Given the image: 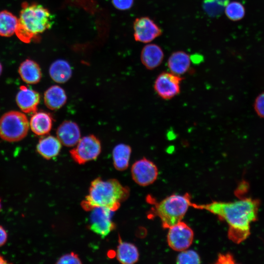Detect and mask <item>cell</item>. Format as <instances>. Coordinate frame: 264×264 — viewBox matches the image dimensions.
Returning a JSON list of instances; mask_svg holds the SVG:
<instances>
[{"mask_svg":"<svg viewBox=\"0 0 264 264\" xmlns=\"http://www.w3.org/2000/svg\"><path fill=\"white\" fill-rule=\"evenodd\" d=\"M201 259L198 254L193 250H187L180 251L176 258L177 264H199Z\"/></svg>","mask_w":264,"mask_h":264,"instance_id":"cell-25","label":"cell"},{"mask_svg":"<svg viewBox=\"0 0 264 264\" xmlns=\"http://www.w3.org/2000/svg\"><path fill=\"white\" fill-rule=\"evenodd\" d=\"M61 148L62 144L57 137L44 135L39 140L37 151L43 157L50 159L59 154Z\"/></svg>","mask_w":264,"mask_h":264,"instance_id":"cell-18","label":"cell"},{"mask_svg":"<svg viewBox=\"0 0 264 264\" xmlns=\"http://www.w3.org/2000/svg\"><path fill=\"white\" fill-rule=\"evenodd\" d=\"M44 99L47 108L51 110H57L65 105L67 101V95L61 87L53 85L45 90Z\"/></svg>","mask_w":264,"mask_h":264,"instance_id":"cell-17","label":"cell"},{"mask_svg":"<svg viewBox=\"0 0 264 264\" xmlns=\"http://www.w3.org/2000/svg\"><path fill=\"white\" fill-rule=\"evenodd\" d=\"M133 180L139 185L146 186L157 179L158 170L156 165L150 160L143 157L136 161L131 168Z\"/></svg>","mask_w":264,"mask_h":264,"instance_id":"cell-10","label":"cell"},{"mask_svg":"<svg viewBox=\"0 0 264 264\" xmlns=\"http://www.w3.org/2000/svg\"><path fill=\"white\" fill-rule=\"evenodd\" d=\"M18 19L11 12L3 10L0 12V36L10 37L15 33Z\"/></svg>","mask_w":264,"mask_h":264,"instance_id":"cell-23","label":"cell"},{"mask_svg":"<svg viewBox=\"0 0 264 264\" xmlns=\"http://www.w3.org/2000/svg\"><path fill=\"white\" fill-rule=\"evenodd\" d=\"M259 205L258 200L247 198L233 202L213 201L206 204L192 202L191 206L206 210L226 221L229 225V238L238 243L249 235L250 224L257 219Z\"/></svg>","mask_w":264,"mask_h":264,"instance_id":"cell-1","label":"cell"},{"mask_svg":"<svg viewBox=\"0 0 264 264\" xmlns=\"http://www.w3.org/2000/svg\"><path fill=\"white\" fill-rule=\"evenodd\" d=\"M56 134L61 144L67 147L75 146L81 138L78 125L71 120L63 122L58 127Z\"/></svg>","mask_w":264,"mask_h":264,"instance_id":"cell-13","label":"cell"},{"mask_svg":"<svg viewBox=\"0 0 264 264\" xmlns=\"http://www.w3.org/2000/svg\"><path fill=\"white\" fill-rule=\"evenodd\" d=\"M53 123L52 115L47 112H36L31 117L29 125L32 131L37 135L44 136L51 130Z\"/></svg>","mask_w":264,"mask_h":264,"instance_id":"cell-15","label":"cell"},{"mask_svg":"<svg viewBox=\"0 0 264 264\" xmlns=\"http://www.w3.org/2000/svg\"><path fill=\"white\" fill-rule=\"evenodd\" d=\"M164 57L163 51L160 46L155 44H150L143 47L140 59L147 69L153 70L162 64Z\"/></svg>","mask_w":264,"mask_h":264,"instance_id":"cell-14","label":"cell"},{"mask_svg":"<svg viewBox=\"0 0 264 264\" xmlns=\"http://www.w3.org/2000/svg\"><path fill=\"white\" fill-rule=\"evenodd\" d=\"M183 78L172 72L163 71L156 77L154 88L162 99L170 100L180 92V84Z\"/></svg>","mask_w":264,"mask_h":264,"instance_id":"cell-8","label":"cell"},{"mask_svg":"<svg viewBox=\"0 0 264 264\" xmlns=\"http://www.w3.org/2000/svg\"><path fill=\"white\" fill-rule=\"evenodd\" d=\"M2 70V65H1V64L0 63V75L1 74Z\"/></svg>","mask_w":264,"mask_h":264,"instance_id":"cell-32","label":"cell"},{"mask_svg":"<svg viewBox=\"0 0 264 264\" xmlns=\"http://www.w3.org/2000/svg\"><path fill=\"white\" fill-rule=\"evenodd\" d=\"M224 13L231 21H238L243 18L245 15V8L241 2L233 1L226 4L224 8Z\"/></svg>","mask_w":264,"mask_h":264,"instance_id":"cell-24","label":"cell"},{"mask_svg":"<svg viewBox=\"0 0 264 264\" xmlns=\"http://www.w3.org/2000/svg\"><path fill=\"white\" fill-rule=\"evenodd\" d=\"M167 242L173 250L181 251L188 248L194 239V232L182 220L168 228Z\"/></svg>","mask_w":264,"mask_h":264,"instance_id":"cell-9","label":"cell"},{"mask_svg":"<svg viewBox=\"0 0 264 264\" xmlns=\"http://www.w3.org/2000/svg\"><path fill=\"white\" fill-rule=\"evenodd\" d=\"M1 209V201H0V211Z\"/></svg>","mask_w":264,"mask_h":264,"instance_id":"cell-33","label":"cell"},{"mask_svg":"<svg viewBox=\"0 0 264 264\" xmlns=\"http://www.w3.org/2000/svg\"><path fill=\"white\" fill-rule=\"evenodd\" d=\"M7 234L5 230L0 225V246L4 245L7 241Z\"/></svg>","mask_w":264,"mask_h":264,"instance_id":"cell-30","label":"cell"},{"mask_svg":"<svg viewBox=\"0 0 264 264\" xmlns=\"http://www.w3.org/2000/svg\"><path fill=\"white\" fill-rule=\"evenodd\" d=\"M29 123L26 115L17 111L5 113L0 118V137L8 142H17L27 134Z\"/></svg>","mask_w":264,"mask_h":264,"instance_id":"cell-5","label":"cell"},{"mask_svg":"<svg viewBox=\"0 0 264 264\" xmlns=\"http://www.w3.org/2000/svg\"><path fill=\"white\" fill-rule=\"evenodd\" d=\"M111 2L117 9L127 10L132 6L134 0H111Z\"/></svg>","mask_w":264,"mask_h":264,"instance_id":"cell-28","label":"cell"},{"mask_svg":"<svg viewBox=\"0 0 264 264\" xmlns=\"http://www.w3.org/2000/svg\"><path fill=\"white\" fill-rule=\"evenodd\" d=\"M19 73L22 80L29 84L39 83L42 76L39 65L30 59H26L21 63L19 68Z\"/></svg>","mask_w":264,"mask_h":264,"instance_id":"cell-19","label":"cell"},{"mask_svg":"<svg viewBox=\"0 0 264 264\" xmlns=\"http://www.w3.org/2000/svg\"><path fill=\"white\" fill-rule=\"evenodd\" d=\"M131 153V147L126 144L120 143L114 147L112 153L113 164L117 170L124 171L127 169Z\"/></svg>","mask_w":264,"mask_h":264,"instance_id":"cell-22","label":"cell"},{"mask_svg":"<svg viewBox=\"0 0 264 264\" xmlns=\"http://www.w3.org/2000/svg\"><path fill=\"white\" fill-rule=\"evenodd\" d=\"M139 252L136 246L132 243L123 242L119 237V244L116 251L117 260L123 264H132L137 262Z\"/></svg>","mask_w":264,"mask_h":264,"instance_id":"cell-21","label":"cell"},{"mask_svg":"<svg viewBox=\"0 0 264 264\" xmlns=\"http://www.w3.org/2000/svg\"><path fill=\"white\" fill-rule=\"evenodd\" d=\"M49 73L51 78L57 83L62 84L68 81L72 76V69L68 62L59 59L50 65Z\"/></svg>","mask_w":264,"mask_h":264,"instance_id":"cell-20","label":"cell"},{"mask_svg":"<svg viewBox=\"0 0 264 264\" xmlns=\"http://www.w3.org/2000/svg\"><path fill=\"white\" fill-rule=\"evenodd\" d=\"M133 28L135 40L143 43H150L162 34L161 28L149 17L136 18Z\"/></svg>","mask_w":264,"mask_h":264,"instance_id":"cell-11","label":"cell"},{"mask_svg":"<svg viewBox=\"0 0 264 264\" xmlns=\"http://www.w3.org/2000/svg\"><path fill=\"white\" fill-rule=\"evenodd\" d=\"M191 58L186 52L179 50L173 52L169 56L167 66L170 71L181 76L186 73L191 66Z\"/></svg>","mask_w":264,"mask_h":264,"instance_id":"cell-16","label":"cell"},{"mask_svg":"<svg viewBox=\"0 0 264 264\" xmlns=\"http://www.w3.org/2000/svg\"><path fill=\"white\" fill-rule=\"evenodd\" d=\"M101 152V144L95 135L89 134L80 138L70 151V154L75 162L83 164L96 159Z\"/></svg>","mask_w":264,"mask_h":264,"instance_id":"cell-6","label":"cell"},{"mask_svg":"<svg viewBox=\"0 0 264 264\" xmlns=\"http://www.w3.org/2000/svg\"><path fill=\"white\" fill-rule=\"evenodd\" d=\"M53 23V16L47 8L40 4L24 2L15 33L21 41L29 43L50 29Z\"/></svg>","mask_w":264,"mask_h":264,"instance_id":"cell-3","label":"cell"},{"mask_svg":"<svg viewBox=\"0 0 264 264\" xmlns=\"http://www.w3.org/2000/svg\"><path fill=\"white\" fill-rule=\"evenodd\" d=\"M16 101L22 111L34 114L37 111L40 96L37 91L22 86L17 94Z\"/></svg>","mask_w":264,"mask_h":264,"instance_id":"cell-12","label":"cell"},{"mask_svg":"<svg viewBox=\"0 0 264 264\" xmlns=\"http://www.w3.org/2000/svg\"><path fill=\"white\" fill-rule=\"evenodd\" d=\"M82 262L78 256L74 252H71L62 256L56 264H81Z\"/></svg>","mask_w":264,"mask_h":264,"instance_id":"cell-26","label":"cell"},{"mask_svg":"<svg viewBox=\"0 0 264 264\" xmlns=\"http://www.w3.org/2000/svg\"><path fill=\"white\" fill-rule=\"evenodd\" d=\"M191 204L188 194H173L155 205L154 213L160 218L163 228H169L182 220Z\"/></svg>","mask_w":264,"mask_h":264,"instance_id":"cell-4","label":"cell"},{"mask_svg":"<svg viewBox=\"0 0 264 264\" xmlns=\"http://www.w3.org/2000/svg\"><path fill=\"white\" fill-rule=\"evenodd\" d=\"M235 263V259L231 254L226 253L225 254L220 253L218 256L216 264H234Z\"/></svg>","mask_w":264,"mask_h":264,"instance_id":"cell-29","label":"cell"},{"mask_svg":"<svg viewBox=\"0 0 264 264\" xmlns=\"http://www.w3.org/2000/svg\"><path fill=\"white\" fill-rule=\"evenodd\" d=\"M90 211L89 228L104 238L115 228V224L112 220L114 211L101 207L93 208Z\"/></svg>","mask_w":264,"mask_h":264,"instance_id":"cell-7","label":"cell"},{"mask_svg":"<svg viewBox=\"0 0 264 264\" xmlns=\"http://www.w3.org/2000/svg\"><path fill=\"white\" fill-rule=\"evenodd\" d=\"M7 263V261L3 258V257L0 255V264H5Z\"/></svg>","mask_w":264,"mask_h":264,"instance_id":"cell-31","label":"cell"},{"mask_svg":"<svg viewBox=\"0 0 264 264\" xmlns=\"http://www.w3.org/2000/svg\"><path fill=\"white\" fill-rule=\"evenodd\" d=\"M129 194V188L123 186L117 179L104 180L97 177L91 182L88 194L82 201V206L86 211L101 207L115 211Z\"/></svg>","mask_w":264,"mask_h":264,"instance_id":"cell-2","label":"cell"},{"mask_svg":"<svg viewBox=\"0 0 264 264\" xmlns=\"http://www.w3.org/2000/svg\"><path fill=\"white\" fill-rule=\"evenodd\" d=\"M254 108L258 115L264 118V92L260 94L256 98Z\"/></svg>","mask_w":264,"mask_h":264,"instance_id":"cell-27","label":"cell"}]
</instances>
